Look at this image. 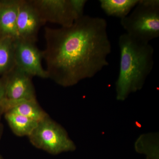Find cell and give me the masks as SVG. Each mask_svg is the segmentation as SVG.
Returning a JSON list of instances; mask_svg holds the SVG:
<instances>
[{"mask_svg": "<svg viewBox=\"0 0 159 159\" xmlns=\"http://www.w3.org/2000/svg\"><path fill=\"white\" fill-rule=\"evenodd\" d=\"M0 159H3V158L1 156V155H0Z\"/></svg>", "mask_w": 159, "mask_h": 159, "instance_id": "16", "label": "cell"}, {"mask_svg": "<svg viewBox=\"0 0 159 159\" xmlns=\"http://www.w3.org/2000/svg\"><path fill=\"white\" fill-rule=\"evenodd\" d=\"M5 81L6 98L8 100H36L32 77L15 66L3 76Z\"/></svg>", "mask_w": 159, "mask_h": 159, "instance_id": "8", "label": "cell"}, {"mask_svg": "<svg viewBox=\"0 0 159 159\" xmlns=\"http://www.w3.org/2000/svg\"><path fill=\"white\" fill-rule=\"evenodd\" d=\"M126 34L149 43L159 37V1L139 0L131 13L120 20Z\"/></svg>", "mask_w": 159, "mask_h": 159, "instance_id": "3", "label": "cell"}, {"mask_svg": "<svg viewBox=\"0 0 159 159\" xmlns=\"http://www.w3.org/2000/svg\"><path fill=\"white\" fill-rule=\"evenodd\" d=\"M4 113L11 111L33 119L37 122L42 120L48 116L36 100L5 99L4 104Z\"/></svg>", "mask_w": 159, "mask_h": 159, "instance_id": "10", "label": "cell"}, {"mask_svg": "<svg viewBox=\"0 0 159 159\" xmlns=\"http://www.w3.org/2000/svg\"><path fill=\"white\" fill-rule=\"evenodd\" d=\"M16 39L0 36V76L6 75L16 66L15 42Z\"/></svg>", "mask_w": 159, "mask_h": 159, "instance_id": "13", "label": "cell"}, {"mask_svg": "<svg viewBox=\"0 0 159 159\" xmlns=\"http://www.w3.org/2000/svg\"><path fill=\"white\" fill-rule=\"evenodd\" d=\"M43 24L68 27L84 15L86 0H31Z\"/></svg>", "mask_w": 159, "mask_h": 159, "instance_id": "4", "label": "cell"}, {"mask_svg": "<svg viewBox=\"0 0 159 159\" xmlns=\"http://www.w3.org/2000/svg\"><path fill=\"white\" fill-rule=\"evenodd\" d=\"M3 133V126L2 123L0 122V140H1V138H2V134Z\"/></svg>", "mask_w": 159, "mask_h": 159, "instance_id": "15", "label": "cell"}, {"mask_svg": "<svg viewBox=\"0 0 159 159\" xmlns=\"http://www.w3.org/2000/svg\"><path fill=\"white\" fill-rule=\"evenodd\" d=\"M102 18L84 15L72 25L46 27L43 51L48 78L64 87L95 76L108 66L111 45Z\"/></svg>", "mask_w": 159, "mask_h": 159, "instance_id": "1", "label": "cell"}, {"mask_svg": "<svg viewBox=\"0 0 159 159\" xmlns=\"http://www.w3.org/2000/svg\"><path fill=\"white\" fill-rule=\"evenodd\" d=\"M43 25L31 0H20L16 22L17 39L35 43L40 28Z\"/></svg>", "mask_w": 159, "mask_h": 159, "instance_id": "7", "label": "cell"}, {"mask_svg": "<svg viewBox=\"0 0 159 159\" xmlns=\"http://www.w3.org/2000/svg\"><path fill=\"white\" fill-rule=\"evenodd\" d=\"M4 116L11 131L17 136L29 137L39 122L11 111H7Z\"/></svg>", "mask_w": 159, "mask_h": 159, "instance_id": "11", "label": "cell"}, {"mask_svg": "<svg viewBox=\"0 0 159 159\" xmlns=\"http://www.w3.org/2000/svg\"><path fill=\"white\" fill-rule=\"evenodd\" d=\"M6 99L5 81L2 76L0 78V121L2 116L4 114V104Z\"/></svg>", "mask_w": 159, "mask_h": 159, "instance_id": "14", "label": "cell"}, {"mask_svg": "<svg viewBox=\"0 0 159 159\" xmlns=\"http://www.w3.org/2000/svg\"><path fill=\"white\" fill-rule=\"evenodd\" d=\"M120 64L116 83L117 98L124 100L131 92L140 89L154 66V48L149 43L134 39L126 34L118 40Z\"/></svg>", "mask_w": 159, "mask_h": 159, "instance_id": "2", "label": "cell"}, {"mask_svg": "<svg viewBox=\"0 0 159 159\" xmlns=\"http://www.w3.org/2000/svg\"><path fill=\"white\" fill-rule=\"evenodd\" d=\"M20 0L0 2V36L17 39L16 22Z\"/></svg>", "mask_w": 159, "mask_h": 159, "instance_id": "9", "label": "cell"}, {"mask_svg": "<svg viewBox=\"0 0 159 159\" xmlns=\"http://www.w3.org/2000/svg\"><path fill=\"white\" fill-rule=\"evenodd\" d=\"M28 137L33 146L50 154L55 155L75 149L65 131L49 115L38 122Z\"/></svg>", "mask_w": 159, "mask_h": 159, "instance_id": "5", "label": "cell"}, {"mask_svg": "<svg viewBox=\"0 0 159 159\" xmlns=\"http://www.w3.org/2000/svg\"><path fill=\"white\" fill-rule=\"evenodd\" d=\"M139 0H100V7L108 16L119 18L120 20L130 13Z\"/></svg>", "mask_w": 159, "mask_h": 159, "instance_id": "12", "label": "cell"}, {"mask_svg": "<svg viewBox=\"0 0 159 159\" xmlns=\"http://www.w3.org/2000/svg\"><path fill=\"white\" fill-rule=\"evenodd\" d=\"M16 66L31 77L48 78L47 71L43 67V52L35 43L16 39L15 42Z\"/></svg>", "mask_w": 159, "mask_h": 159, "instance_id": "6", "label": "cell"}]
</instances>
